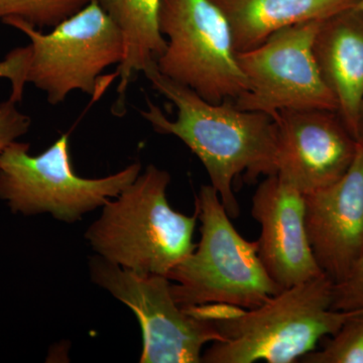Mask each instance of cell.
<instances>
[{"instance_id":"ba28073f","label":"cell","mask_w":363,"mask_h":363,"mask_svg":"<svg viewBox=\"0 0 363 363\" xmlns=\"http://www.w3.org/2000/svg\"><path fill=\"white\" fill-rule=\"evenodd\" d=\"M323 21L289 26L257 47L238 52L248 89L234 100V106L272 118L285 111H337L313 50Z\"/></svg>"},{"instance_id":"44dd1931","label":"cell","mask_w":363,"mask_h":363,"mask_svg":"<svg viewBox=\"0 0 363 363\" xmlns=\"http://www.w3.org/2000/svg\"><path fill=\"white\" fill-rule=\"evenodd\" d=\"M362 138H363V106H362Z\"/></svg>"},{"instance_id":"277c9868","label":"cell","mask_w":363,"mask_h":363,"mask_svg":"<svg viewBox=\"0 0 363 363\" xmlns=\"http://www.w3.org/2000/svg\"><path fill=\"white\" fill-rule=\"evenodd\" d=\"M201 238L195 250L169 272L171 293L182 308L225 304L253 309L283 289L267 274L257 253L231 223L218 193L203 185L196 196Z\"/></svg>"},{"instance_id":"6da1fadb","label":"cell","mask_w":363,"mask_h":363,"mask_svg":"<svg viewBox=\"0 0 363 363\" xmlns=\"http://www.w3.org/2000/svg\"><path fill=\"white\" fill-rule=\"evenodd\" d=\"M152 87L176 107V119L147 100L142 116L157 133L176 136L201 161L230 217L240 205L233 181L245 174L247 180L274 175L277 125L262 112L241 111L233 102L210 104L192 89L162 75L156 63L143 71Z\"/></svg>"},{"instance_id":"5b68a950","label":"cell","mask_w":363,"mask_h":363,"mask_svg":"<svg viewBox=\"0 0 363 363\" xmlns=\"http://www.w3.org/2000/svg\"><path fill=\"white\" fill-rule=\"evenodd\" d=\"M28 150V143L13 142L0 156V199L16 214L48 213L75 223L117 197L142 172V164L135 162L104 178L78 176L71 161L69 133L38 156Z\"/></svg>"},{"instance_id":"7a4b0ae2","label":"cell","mask_w":363,"mask_h":363,"mask_svg":"<svg viewBox=\"0 0 363 363\" xmlns=\"http://www.w3.org/2000/svg\"><path fill=\"white\" fill-rule=\"evenodd\" d=\"M333 281L326 274L292 288L253 309L225 304L187 308L214 324L220 340L202 354L205 363H293L316 350L351 317L363 311L332 308ZM185 309V308H184Z\"/></svg>"},{"instance_id":"52a82bcc","label":"cell","mask_w":363,"mask_h":363,"mask_svg":"<svg viewBox=\"0 0 363 363\" xmlns=\"http://www.w3.org/2000/svg\"><path fill=\"white\" fill-rule=\"evenodd\" d=\"M4 23L30 40L28 83L45 93L52 105L65 101L74 91L96 94L102 72L123 59V35L97 0H90L48 33L20 18Z\"/></svg>"},{"instance_id":"2e32d148","label":"cell","mask_w":363,"mask_h":363,"mask_svg":"<svg viewBox=\"0 0 363 363\" xmlns=\"http://www.w3.org/2000/svg\"><path fill=\"white\" fill-rule=\"evenodd\" d=\"M90 0H0V23L20 18L43 30L78 13Z\"/></svg>"},{"instance_id":"8fae6325","label":"cell","mask_w":363,"mask_h":363,"mask_svg":"<svg viewBox=\"0 0 363 363\" xmlns=\"http://www.w3.org/2000/svg\"><path fill=\"white\" fill-rule=\"evenodd\" d=\"M259 222L257 253L272 281L292 288L323 276L313 253L305 223V195L279 178L267 176L252 197Z\"/></svg>"},{"instance_id":"8992f818","label":"cell","mask_w":363,"mask_h":363,"mask_svg":"<svg viewBox=\"0 0 363 363\" xmlns=\"http://www.w3.org/2000/svg\"><path fill=\"white\" fill-rule=\"evenodd\" d=\"M159 26L167 47L157 60L162 75L210 104L238 99L248 83L225 14L213 0H161Z\"/></svg>"},{"instance_id":"5bb4252c","label":"cell","mask_w":363,"mask_h":363,"mask_svg":"<svg viewBox=\"0 0 363 363\" xmlns=\"http://www.w3.org/2000/svg\"><path fill=\"white\" fill-rule=\"evenodd\" d=\"M230 26L236 52L248 51L284 28L325 21L357 0H213Z\"/></svg>"},{"instance_id":"d6986e66","label":"cell","mask_w":363,"mask_h":363,"mask_svg":"<svg viewBox=\"0 0 363 363\" xmlns=\"http://www.w3.org/2000/svg\"><path fill=\"white\" fill-rule=\"evenodd\" d=\"M30 61V45L11 50L6 58L0 61V78L9 79L11 84L9 98L18 104L23 101L25 87L28 84Z\"/></svg>"},{"instance_id":"30bf717a","label":"cell","mask_w":363,"mask_h":363,"mask_svg":"<svg viewBox=\"0 0 363 363\" xmlns=\"http://www.w3.org/2000/svg\"><path fill=\"white\" fill-rule=\"evenodd\" d=\"M330 113L285 111L274 118V174L302 194L339 180L354 159L357 140Z\"/></svg>"},{"instance_id":"e0dca14e","label":"cell","mask_w":363,"mask_h":363,"mask_svg":"<svg viewBox=\"0 0 363 363\" xmlns=\"http://www.w3.org/2000/svg\"><path fill=\"white\" fill-rule=\"evenodd\" d=\"M305 363H363V312L351 317L320 350L301 360Z\"/></svg>"},{"instance_id":"ac0fdd59","label":"cell","mask_w":363,"mask_h":363,"mask_svg":"<svg viewBox=\"0 0 363 363\" xmlns=\"http://www.w3.org/2000/svg\"><path fill=\"white\" fill-rule=\"evenodd\" d=\"M332 308L339 311H363V252L346 276L333 284Z\"/></svg>"},{"instance_id":"7c38bea8","label":"cell","mask_w":363,"mask_h":363,"mask_svg":"<svg viewBox=\"0 0 363 363\" xmlns=\"http://www.w3.org/2000/svg\"><path fill=\"white\" fill-rule=\"evenodd\" d=\"M305 223L318 264L337 283L363 252V138L339 180L305 195Z\"/></svg>"},{"instance_id":"ffe728a7","label":"cell","mask_w":363,"mask_h":363,"mask_svg":"<svg viewBox=\"0 0 363 363\" xmlns=\"http://www.w3.org/2000/svg\"><path fill=\"white\" fill-rule=\"evenodd\" d=\"M351 9L353 11H357V13H363V0H357V2L353 4Z\"/></svg>"},{"instance_id":"3957f363","label":"cell","mask_w":363,"mask_h":363,"mask_svg":"<svg viewBox=\"0 0 363 363\" xmlns=\"http://www.w3.org/2000/svg\"><path fill=\"white\" fill-rule=\"evenodd\" d=\"M168 172L149 164L102 207L85 238L99 257L128 271L167 277L196 245L198 214L176 211L167 199Z\"/></svg>"},{"instance_id":"9c48e42d","label":"cell","mask_w":363,"mask_h":363,"mask_svg":"<svg viewBox=\"0 0 363 363\" xmlns=\"http://www.w3.org/2000/svg\"><path fill=\"white\" fill-rule=\"evenodd\" d=\"M90 278L135 313L143 333L142 363H200L208 343L220 340L214 324L177 304L171 281L112 264L99 255L89 260Z\"/></svg>"},{"instance_id":"9a60e30c","label":"cell","mask_w":363,"mask_h":363,"mask_svg":"<svg viewBox=\"0 0 363 363\" xmlns=\"http://www.w3.org/2000/svg\"><path fill=\"white\" fill-rule=\"evenodd\" d=\"M123 38L124 56L117 66L116 108L123 111L131 81L162 56L167 40L159 26L161 0H97Z\"/></svg>"},{"instance_id":"4fadbf2b","label":"cell","mask_w":363,"mask_h":363,"mask_svg":"<svg viewBox=\"0 0 363 363\" xmlns=\"http://www.w3.org/2000/svg\"><path fill=\"white\" fill-rule=\"evenodd\" d=\"M315 59L337 101L344 126L362 138L363 13L352 9L327 18L315 39Z\"/></svg>"}]
</instances>
